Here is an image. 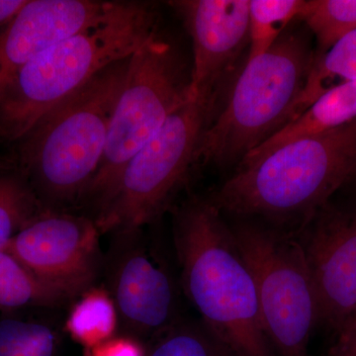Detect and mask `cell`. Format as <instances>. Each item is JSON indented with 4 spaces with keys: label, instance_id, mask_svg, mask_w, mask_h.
Segmentation results:
<instances>
[{
    "label": "cell",
    "instance_id": "8",
    "mask_svg": "<svg viewBox=\"0 0 356 356\" xmlns=\"http://www.w3.org/2000/svg\"><path fill=\"white\" fill-rule=\"evenodd\" d=\"M229 225L254 278L276 355L307 356L318 310L297 233L252 218H235Z\"/></svg>",
    "mask_w": 356,
    "mask_h": 356
},
{
    "label": "cell",
    "instance_id": "28",
    "mask_svg": "<svg viewBox=\"0 0 356 356\" xmlns=\"http://www.w3.org/2000/svg\"><path fill=\"white\" fill-rule=\"evenodd\" d=\"M351 181H355L356 184V172H355V177H353V180H351Z\"/></svg>",
    "mask_w": 356,
    "mask_h": 356
},
{
    "label": "cell",
    "instance_id": "26",
    "mask_svg": "<svg viewBox=\"0 0 356 356\" xmlns=\"http://www.w3.org/2000/svg\"><path fill=\"white\" fill-rule=\"evenodd\" d=\"M11 170V165L9 161L0 158V172H6V170Z\"/></svg>",
    "mask_w": 356,
    "mask_h": 356
},
{
    "label": "cell",
    "instance_id": "18",
    "mask_svg": "<svg viewBox=\"0 0 356 356\" xmlns=\"http://www.w3.org/2000/svg\"><path fill=\"white\" fill-rule=\"evenodd\" d=\"M304 0H250L248 56L254 60L266 54L297 19Z\"/></svg>",
    "mask_w": 356,
    "mask_h": 356
},
{
    "label": "cell",
    "instance_id": "17",
    "mask_svg": "<svg viewBox=\"0 0 356 356\" xmlns=\"http://www.w3.org/2000/svg\"><path fill=\"white\" fill-rule=\"evenodd\" d=\"M69 300L40 281L6 250H0V311L53 307Z\"/></svg>",
    "mask_w": 356,
    "mask_h": 356
},
{
    "label": "cell",
    "instance_id": "21",
    "mask_svg": "<svg viewBox=\"0 0 356 356\" xmlns=\"http://www.w3.org/2000/svg\"><path fill=\"white\" fill-rule=\"evenodd\" d=\"M147 356H235L202 321L179 320L159 337Z\"/></svg>",
    "mask_w": 356,
    "mask_h": 356
},
{
    "label": "cell",
    "instance_id": "11",
    "mask_svg": "<svg viewBox=\"0 0 356 356\" xmlns=\"http://www.w3.org/2000/svg\"><path fill=\"white\" fill-rule=\"evenodd\" d=\"M170 3L192 40V95L214 109L222 81L248 46L250 0H178Z\"/></svg>",
    "mask_w": 356,
    "mask_h": 356
},
{
    "label": "cell",
    "instance_id": "5",
    "mask_svg": "<svg viewBox=\"0 0 356 356\" xmlns=\"http://www.w3.org/2000/svg\"><path fill=\"white\" fill-rule=\"evenodd\" d=\"M314 58L305 32L296 30L284 32L266 54L248 60L224 109L204 131L196 165L240 163L280 130Z\"/></svg>",
    "mask_w": 356,
    "mask_h": 356
},
{
    "label": "cell",
    "instance_id": "19",
    "mask_svg": "<svg viewBox=\"0 0 356 356\" xmlns=\"http://www.w3.org/2000/svg\"><path fill=\"white\" fill-rule=\"evenodd\" d=\"M297 19L313 33L321 55L356 30V0H304Z\"/></svg>",
    "mask_w": 356,
    "mask_h": 356
},
{
    "label": "cell",
    "instance_id": "7",
    "mask_svg": "<svg viewBox=\"0 0 356 356\" xmlns=\"http://www.w3.org/2000/svg\"><path fill=\"white\" fill-rule=\"evenodd\" d=\"M213 108L192 96L124 168L116 188L95 220L100 233L134 238L168 208L184 184Z\"/></svg>",
    "mask_w": 356,
    "mask_h": 356
},
{
    "label": "cell",
    "instance_id": "4",
    "mask_svg": "<svg viewBox=\"0 0 356 356\" xmlns=\"http://www.w3.org/2000/svg\"><path fill=\"white\" fill-rule=\"evenodd\" d=\"M129 58L96 74L18 143L19 172L44 209L81 201L95 177Z\"/></svg>",
    "mask_w": 356,
    "mask_h": 356
},
{
    "label": "cell",
    "instance_id": "1",
    "mask_svg": "<svg viewBox=\"0 0 356 356\" xmlns=\"http://www.w3.org/2000/svg\"><path fill=\"white\" fill-rule=\"evenodd\" d=\"M173 243L186 296L235 356H277L262 323L254 278L222 213L208 198L182 203Z\"/></svg>",
    "mask_w": 356,
    "mask_h": 356
},
{
    "label": "cell",
    "instance_id": "20",
    "mask_svg": "<svg viewBox=\"0 0 356 356\" xmlns=\"http://www.w3.org/2000/svg\"><path fill=\"white\" fill-rule=\"evenodd\" d=\"M44 209L19 172H0V250Z\"/></svg>",
    "mask_w": 356,
    "mask_h": 356
},
{
    "label": "cell",
    "instance_id": "6",
    "mask_svg": "<svg viewBox=\"0 0 356 356\" xmlns=\"http://www.w3.org/2000/svg\"><path fill=\"white\" fill-rule=\"evenodd\" d=\"M192 96L191 67L177 47L156 32L129 58L102 163L81 199L95 206L96 215L108 202L134 154Z\"/></svg>",
    "mask_w": 356,
    "mask_h": 356
},
{
    "label": "cell",
    "instance_id": "25",
    "mask_svg": "<svg viewBox=\"0 0 356 356\" xmlns=\"http://www.w3.org/2000/svg\"><path fill=\"white\" fill-rule=\"evenodd\" d=\"M28 0H0V33L15 17Z\"/></svg>",
    "mask_w": 356,
    "mask_h": 356
},
{
    "label": "cell",
    "instance_id": "22",
    "mask_svg": "<svg viewBox=\"0 0 356 356\" xmlns=\"http://www.w3.org/2000/svg\"><path fill=\"white\" fill-rule=\"evenodd\" d=\"M57 332L48 325L17 318L0 320V356H57Z\"/></svg>",
    "mask_w": 356,
    "mask_h": 356
},
{
    "label": "cell",
    "instance_id": "23",
    "mask_svg": "<svg viewBox=\"0 0 356 356\" xmlns=\"http://www.w3.org/2000/svg\"><path fill=\"white\" fill-rule=\"evenodd\" d=\"M88 356H147L144 348L133 337H113L95 350L89 351Z\"/></svg>",
    "mask_w": 356,
    "mask_h": 356
},
{
    "label": "cell",
    "instance_id": "15",
    "mask_svg": "<svg viewBox=\"0 0 356 356\" xmlns=\"http://www.w3.org/2000/svg\"><path fill=\"white\" fill-rule=\"evenodd\" d=\"M356 79V30L325 53L316 55L301 92L290 107L282 128L301 116L331 89Z\"/></svg>",
    "mask_w": 356,
    "mask_h": 356
},
{
    "label": "cell",
    "instance_id": "9",
    "mask_svg": "<svg viewBox=\"0 0 356 356\" xmlns=\"http://www.w3.org/2000/svg\"><path fill=\"white\" fill-rule=\"evenodd\" d=\"M95 219L42 209L3 248L40 281L67 298L89 289L100 264Z\"/></svg>",
    "mask_w": 356,
    "mask_h": 356
},
{
    "label": "cell",
    "instance_id": "27",
    "mask_svg": "<svg viewBox=\"0 0 356 356\" xmlns=\"http://www.w3.org/2000/svg\"><path fill=\"white\" fill-rule=\"evenodd\" d=\"M356 327V315L355 316V318H353V320H351V322L350 323V324L346 325V327ZM346 327H343V329H346ZM343 330H341V331H343Z\"/></svg>",
    "mask_w": 356,
    "mask_h": 356
},
{
    "label": "cell",
    "instance_id": "10",
    "mask_svg": "<svg viewBox=\"0 0 356 356\" xmlns=\"http://www.w3.org/2000/svg\"><path fill=\"white\" fill-rule=\"evenodd\" d=\"M297 236L317 299L318 324L337 334L356 315V207L325 204Z\"/></svg>",
    "mask_w": 356,
    "mask_h": 356
},
{
    "label": "cell",
    "instance_id": "12",
    "mask_svg": "<svg viewBox=\"0 0 356 356\" xmlns=\"http://www.w3.org/2000/svg\"><path fill=\"white\" fill-rule=\"evenodd\" d=\"M117 3L28 0L0 33V89L49 47L102 22Z\"/></svg>",
    "mask_w": 356,
    "mask_h": 356
},
{
    "label": "cell",
    "instance_id": "24",
    "mask_svg": "<svg viewBox=\"0 0 356 356\" xmlns=\"http://www.w3.org/2000/svg\"><path fill=\"white\" fill-rule=\"evenodd\" d=\"M327 356H356V327H346L337 332L336 343Z\"/></svg>",
    "mask_w": 356,
    "mask_h": 356
},
{
    "label": "cell",
    "instance_id": "16",
    "mask_svg": "<svg viewBox=\"0 0 356 356\" xmlns=\"http://www.w3.org/2000/svg\"><path fill=\"white\" fill-rule=\"evenodd\" d=\"M118 312L113 298L102 288H90L70 309L65 331L86 353L115 337Z\"/></svg>",
    "mask_w": 356,
    "mask_h": 356
},
{
    "label": "cell",
    "instance_id": "3",
    "mask_svg": "<svg viewBox=\"0 0 356 356\" xmlns=\"http://www.w3.org/2000/svg\"><path fill=\"white\" fill-rule=\"evenodd\" d=\"M156 32L151 3L118 1L102 22L49 47L0 89V140L19 143L63 100Z\"/></svg>",
    "mask_w": 356,
    "mask_h": 356
},
{
    "label": "cell",
    "instance_id": "13",
    "mask_svg": "<svg viewBox=\"0 0 356 356\" xmlns=\"http://www.w3.org/2000/svg\"><path fill=\"white\" fill-rule=\"evenodd\" d=\"M112 289L119 318L136 336L159 337L180 320L172 274L145 250L136 248L122 255Z\"/></svg>",
    "mask_w": 356,
    "mask_h": 356
},
{
    "label": "cell",
    "instance_id": "14",
    "mask_svg": "<svg viewBox=\"0 0 356 356\" xmlns=\"http://www.w3.org/2000/svg\"><path fill=\"white\" fill-rule=\"evenodd\" d=\"M356 120V79L318 98L301 116L252 149L238 165L252 163L269 152L306 136L325 132Z\"/></svg>",
    "mask_w": 356,
    "mask_h": 356
},
{
    "label": "cell",
    "instance_id": "2",
    "mask_svg": "<svg viewBox=\"0 0 356 356\" xmlns=\"http://www.w3.org/2000/svg\"><path fill=\"white\" fill-rule=\"evenodd\" d=\"M356 172V120L238 165L209 199L222 214L297 233Z\"/></svg>",
    "mask_w": 356,
    "mask_h": 356
}]
</instances>
